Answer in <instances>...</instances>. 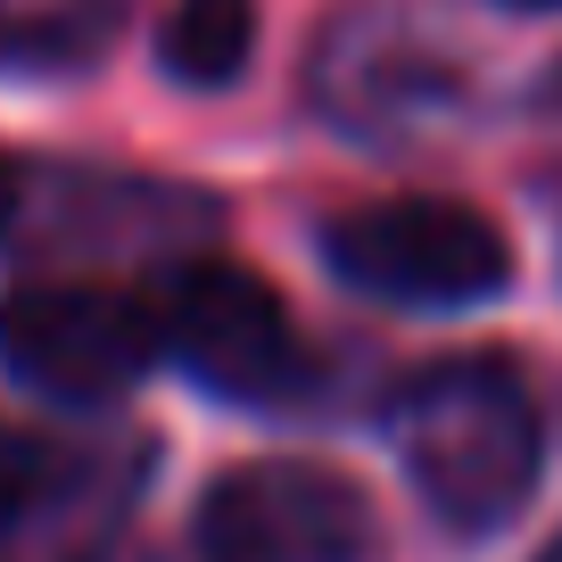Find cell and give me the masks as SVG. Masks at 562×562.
Segmentation results:
<instances>
[{
  "instance_id": "8fae6325",
  "label": "cell",
  "mask_w": 562,
  "mask_h": 562,
  "mask_svg": "<svg viewBox=\"0 0 562 562\" xmlns=\"http://www.w3.org/2000/svg\"><path fill=\"white\" fill-rule=\"evenodd\" d=\"M554 108H562V75H554Z\"/></svg>"
},
{
  "instance_id": "8992f818",
  "label": "cell",
  "mask_w": 562,
  "mask_h": 562,
  "mask_svg": "<svg viewBox=\"0 0 562 562\" xmlns=\"http://www.w3.org/2000/svg\"><path fill=\"white\" fill-rule=\"evenodd\" d=\"M124 18L133 0H0V58H25V67L91 58Z\"/></svg>"
},
{
  "instance_id": "30bf717a",
  "label": "cell",
  "mask_w": 562,
  "mask_h": 562,
  "mask_svg": "<svg viewBox=\"0 0 562 562\" xmlns=\"http://www.w3.org/2000/svg\"><path fill=\"white\" fill-rule=\"evenodd\" d=\"M546 562H562V538H554V546H546Z\"/></svg>"
},
{
  "instance_id": "9c48e42d",
  "label": "cell",
  "mask_w": 562,
  "mask_h": 562,
  "mask_svg": "<svg viewBox=\"0 0 562 562\" xmlns=\"http://www.w3.org/2000/svg\"><path fill=\"white\" fill-rule=\"evenodd\" d=\"M9 215H18V166L0 158V232H9Z\"/></svg>"
},
{
  "instance_id": "52a82bcc",
  "label": "cell",
  "mask_w": 562,
  "mask_h": 562,
  "mask_svg": "<svg viewBox=\"0 0 562 562\" xmlns=\"http://www.w3.org/2000/svg\"><path fill=\"white\" fill-rule=\"evenodd\" d=\"M248 25H257V0H175L166 18V67L182 83H232L248 58Z\"/></svg>"
},
{
  "instance_id": "277c9868",
  "label": "cell",
  "mask_w": 562,
  "mask_h": 562,
  "mask_svg": "<svg viewBox=\"0 0 562 562\" xmlns=\"http://www.w3.org/2000/svg\"><path fill=\"white\" fill-rule=\"evenodd\" d=\"M0 356L18 364V381L50 389V397H116L149 372L158 348V306L100 290V281H25L0 299Z\"/></svg>"
},
{
  "instance_id": "5b68a950",
  "label": "cell",
  "mask_w": 562,
  "mask_h": 562,
  "mask_svg": "<svg viewBox=\"0 0 562 562\" xmlns=\"http://www.w3.org/2000/svg\"><path fill=\"white\" fill-rule=\"evenodd\" d=\"M372 505L323 463H240L199 505V562H372Z\"/></svg>"
},
{
  "instance_id": "ba28073f",
  "label": "cell",
  "mask_w": 562,
  "mask_h": 562,
  "mask_svg": "<svg viewBox=\"0 0 562 562\" xmlns=\"http://www.w3.org/2000/svg\"><path fill=\"white\" fill-rule=\"evenodd\" d=\"M42 488H50V447L0 422V529L18 521V513H34Z\"/></svg>"
},
{
  "instance_id": "3957f363",
  "label": "cell",
  "mask_w": 562,
  "mask_h": 562,
  "mask_svg": "<svg viewBox=\"0 0 562 562\" xmlns=\"http://www.w3.org/2000/svg\"><path fill=\"white\" fill-rule=\"evenodd\" d=\"M331 265L397 306H472L505 290V240L488 215L456 207V199H381L356 207L323 232Z\"/></svg>"
},
{
  "instance_id": "6da1fadb",
  "label": "cell",
  "mask_w": 562,
  "mask_h": 562,
  "mask_svg": "<svg viewBox=\"0 0 562 562\" xmlns=\"http://www.w3.org/2000/svg\"><path fill=\"white\" fill-rule=\"evenodd\" d=\"M405 480L447 529H496L538 480V405L488 356H447L389 397Z\"/></svg>"
},
{
  "instance_id": "7a4b0ae2",
  "label": "cell",
  "mask_w": 562,
  "mask_h": 562,
  "mask_svg": "<svg viewBox=\"0 0 562 562\" xmlns=\"http://www.w3.org/2000/svg\"><path fill=\"white\" fill-rule=\"evenodd\" d=\"M158 348L191 372L199 389L240 405H281L315 381V356H306L290 306L265 290L248 265H182L158 299Z\"/></svg>"
}]
</instances>
